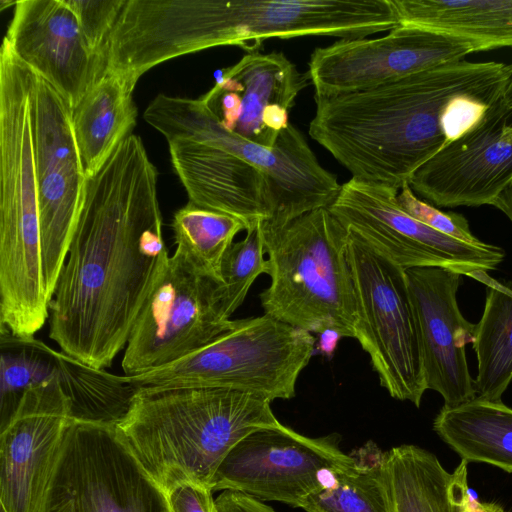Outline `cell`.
<instances>
[{"label":"cell","instance_id":"52a82bcc","mask_svg":"<svg viewBox=\"0 0 512 512\" xmlns=\"http://www.w3.org/2000/svg\"><path fill=\"white\" fill-rule=\"evenodd\" d=\"M314 345L311 333L264 314L233 320L229 330L201 349L129 378L139 389L221 387L255 393L271 402L291 399Z\"/></svg>","mask_w":512,"mask_h":512},{"label":"cell","instance_id":"ffe728a7","mask_svg":"<svg viewBox=\"0 0 512 512\" xmlns=\"http://www.w3.org/2000/svg\"><path fill=\"white\" fill-rule=\"evenodd\" d=\"M468 463L448 472L432 452L403 444L384 452L383 481L389 512H468L473 499Z\"/></svg>","mask_w":512,"mask_h":512},{"label":"cell","instance_id":"6da1fadb","mask_svg":"<svg viewBox=\"0 0 512 512\" xmlns=\"http://www.w3.org/2000/svg\"><path fill=\"white\" fill-rule=\"evenodd\" d=\"M158 171L131 134L88 177L50 306L49 337L98 369L111 367L167 261Z\"/></svg>","mask_w":512,"mask_h":512},{"label":"cell","instance_id":"ac0fdd59","mask_svg":"<svg viewBox=\"0 0 512 512\" xmlns=\"http://www.w3.org/2000/svg\"><path fill=\"white\" fill-rule=\"evenodd\" d=\"M4 40L72 109L106 71L65 0L15 1Z\"/></svg>","mask_w":512,"mask_h":512},{"label":"cell","instance_id":"8992f818","mask_svg":"<svg viewBox=\"0 0 512 512\" xmlns=\"http://www.w3.org/2000/svg\"><path fill=\"white\" fill-rule=\"evenodd\" d=\"M258 229L271 278L259 296L264 314L309 333L354 338L357 303L341 222L320 208Z\"/></svg>","mask_w":512,"mask_h":512},{"label":"cell","instance_id":"3957f363","mask_svg":"<svg viewBox=\"0 0 512 512\" xmlns=\"http://www.w3.org/2000/svg\"><path fill=\"white\" fill-rule=\"evenodd\" d=\"M143 118L165 137L189 202L238 218L246 231L328 208L340 192L292 124L268 148L227 130L201 97L158 94Z\"/></svg>","mask_w":512,"mask_h":512},{"label":"cell","instance_id":"d590c367","mask_svg":"<svg viewBox=\"0 0 512 512\" xmlns=\"http://www.w3.org/2000/svg\"><path fill=\"white\" fill-rule=\"evenodd\" d=\"M503 103L508 109L512 110V75L503 93Z\"/></svg>","mask_w":512,"mask_h":512},{"label":"cell","instance_id":"f1b7e54d","mask_svg":"<svg viewBox=\"0 0 512 512\" xmlns=\"http://www.w3.org/2000/svg\"><path fill=\"white\" fill-rule=\"evenodd\" d=\"M258 226L246 231L243 240L233 243L221 265V282L216 284L215 297L221 316H230L244 302L248 291L260 274L269 275V262Z\"/></svg>","mask_w":512,"mask_h":512},{"label":"cell","instance_id":"f546056e","mask_svg":"<svg viewBox=\"0 0 512 512\" xmlns=\"http://www.w3.org/2000/svg\"><path fill=\"white\" fill-rule=\"evenodd\" d=\"M397 200L409 215L440 233L469 244L482 242L471 232L469 223L462 214L444 212L419 199L409 184L399 190Z\"/></svg>","mask_w":512,"mask_h":512},{"label":"cell","instance_id":"9a60e30c","mask_svg":"<svg viewBox=\"0 0 512 512\" xmlns=\"http://www.w3.org/2000/svg\"><path fill=\"white\" fill-rule=\"evenodd\" d=\"M512 184V110L496 101L467 133L420 166L414 193L439 207L492 205Z\"/></svg>","mask_w":512,"mask_h":512},{"label":"cell","instance_id":"2e32d148","mask_svg":"<svg viewBox=\"0 0 512 512\" xmlns=\"http://www.w3.org/2000/svg\"><path fill=\"white\" fill-rule=\"evenodd\" d=\"M71 421L69 399L55 379L24 393L0 429V512H39Z\"/></svg>","mask_w":512,"mask_h":512},{"label":"cell","instance_id":"7a4b0ae2","mask_svg":"<svg viewBox=\"0 0 512 512\" xmlns=\"http://www.w3.org/2000/svg\"><path fill=\"white\" fill-rule=\"evenodd\" d=\"M511 64L461 60L372 88L314 95L309 135L352 175L400 190L498 101Z\"/></svg>","mask_w":512,"mask_h":512},{"label":"cell","instance_id":"4316f807","mask_svg":"<svg viewBox=\"0 0 512 512\" xmlns=\"http://www.w3.org/2000/svg\"><path fill=\"white\" fill-rule=\"evenodd\" d=\"M172 229L176 249L200 275L220 283L223 257L246 226L234 216L188 201L174 213Z\"/></svg>","mask_w":512,"mask_h":512},{"label":"cell","instance_id":"ba28073f","mask_svg":"<svg viewBox=\"0 0 512 512\" xmlns=\"http://www.w3.org/2000/svg\"><path fill=\"white\" fill-rule=\"evenodd\" d=\"M39 512H172L117 425L69 424Z\"/></svg>","mask_w":512,"mask_h":512},{"label":"cell","instance_id":"44dd1931","mask_svg":"<svg viewBox=\"0 0 512 512\" xmlns=\"http://www.w3.org/2000/svg\"><path fill=\"white\" fill-rule=\"evenodd\" d=\"M400 25L469 43L474 52L512 48V0H391Z\"/></svg>","mask_w":512,"mask_h":512},{"label":"cell","instance_id":"30bf717a","mask_svg":"<svg viewBox=\"0 0 512 512\" xmlns=\"http://www.w3.org/2000/svg\"><path fill=\"white\" fill-rule=\"evenodd\" d=\"M30 106L44 278L52 303L80 217L88 177L75 138L72 108L32 70Z\"/></svg>","mask_w":512,"mask_h":512},{"label":"cell","instance_id":"9c48e42d","mask_svg":"<svg viewBox=\"0 0 512 512\" xmlns=\"http://www.w3.org/2000/svg\"><path fill=\"white\" fill-rule=\"evenodd\" d=\"M348 232L357 303L354 338L389 395L419 407L427 387L405 270Z\"/></svg>","mask_w":512,"mask_h":512},{"label":"cell","instance_id":"8fae6325","mask_svg":"<svg viewBox=\"0 0 512 512\" xmlns=\"http://www.w3.org/2000/svg\"><path fill=\"white\" fill-rule=\"evenodd\" d=\"M398 192L351 178L328 209L348 231L404 270L439 267L469 277L495 270L504 260L499 246L469 244L418 221L400 206Z\"/></svg>","mask_w":512,"mask_h":512},{"label":"cell","instance_id":"e575fe53","mask_svg":"<svg viewBox=\"0 0 512 512\" xmlns=\"http://www.w3.org/2000/svg\"><path fill=\"white\" fill-rule=\"evenodd\" d=\"M468 512H507L501 505L494 502H481L473 499Z\"/></svg>","mask_w":512,"mask_h":512},{"label":"cell","instance_id":"d6986e66","mask_svg":"<svg viewBox=\"0 0 512 512\" xmlns=\"http://www.w3.org/2000/svg\"><path fill=\"white\" fill-rule=\"evenodd\" d=\"M311 83L282 52H251L221 71L201 98L230 132L272 148L290 123L289 111Z\"/></svg>","mask_w":512,"mask_h":512},{"label":"cell","instance_id":"7c38bea8","mask_svg":"<svg viewBox=\"0 0 512 512\" xmlns=\"http://www.w3.org/2000/svg\"><path fill=\"white\" fill-rule=\"evenodd\" d=\"M216 284L176 249L131 331L122 359L125 375L178 361L229 330L233 320L219 312Z\"/></svg>","mask_w":512,"mask_h":512},{"label":"cell","instance_id":"d4e9b609","mask_svg":"<svg viewBox=\"0 0 512 512\" xmlns=\"http://www.w3.org/2000/svg\"><path fill=\"white\" fill-rule=\"evenodd\" d=\"M52 379L69 399L72 421L118 426L139 391L129 376L95 368L63 351L56 353Z\"/></svg>","mask_w":512,"mask_h":512},{"label":"cell","instance_id":"7402d4cb","mask_svg":"<svg viewBox=\"0 0 512 512\" xmlns=\"http://www.w3.org/2000/svg\"><path fill=\"white\" fill-rule=\"evenodd\" d=\"M136 84L106 70L72 109L75 138L87 177L104 165L137 123Z\"/></svg>","mask_w":512,"mask_h":512},{"label":"cell","instance_id":"4fadbf2b","mask_svg":"<svg viewBox=\"0 0 512 512\" xmlns=\"http://www.w3.org/2000/svg\"><path fill=\"white\" fill-rule=\"evenodd\" d=\"M340 437L304 436L281 424L241 440L217 469L212 492L231 490L260 501L301 508L321 486L326 470L346 467L354 458L339 447Z\"/></svg>","mask_w":512,"mask_h":512},{"label":"cell","instance_id":"484cf974","mask_svg":"<svg viewBox=\"0 0 512 512\" xmlns=\"http://www.w3.org/2000/svg\"><path fill=\"white\" fill-rule=\"evenodd\" d=\"M352 464L325 471L320 488L303 503L306 512H389L384 452L369 441L353 451Z\"/></svg>","mask_w":512,"mask_h":512},{"label":"cell","instance_id":"cb8c5ba5","mask_svg":"<svg viewBox=\"0 0 512 512\" xmlns=\"http://www.w3.org/2000/svg\"><path fill=\"white\" fill-rule=\"evenodd\" d=\"M469 277L486 288L484 310L475 324L472 342L477 358L476 400L501 402L512 382V285L482 270Z\"/></svg>","mask_w":512,"mask_h":512},{"label":"cell","instance_id":"e0dca14e","mask_svg":"<svg viewBox=\"0 0 512 512\" xmlns=\"http://www.w3.org/2000/svg\"><path fill=\"white\" fill-rule=\"evenodd\" d=\"M405 274L427 389L439 393L447 408L475 400L466 358L475 324L458 306L462 275L439 267L409 268Z\"/></svg>","mask_w":512,"mask_h":512},{"label":"cell","instance_id":"836d02e7","mask_svg":"<svg viewBox=\"0 0 512 512\" xmlns=\"http://www.w3.org/2000/svg\"><path fill=\"white\" fill-rule=\"evenodd\" d=\"M492 206L502 211L512 222V184L497 197Z\"/></svg>","mask_w":512,"mask_h":512},{"label":"cell","instance_id":"d6a6232c","mask_svg":"<svg viewBox=\"0 0 512 512\" xmlns=\"http://www.w3.org/2000/svg\"><path fill=\"white\" fill-rule=\"evenodd\" d=\"M215 507L216 512H276L263 501L231 490L222 491L215 499Z\"/></svg>","mask_w":512,"mask_h":512},{"label":"cell","instance_id":"277c9868","mask_svg":"<svg viewBox=\"0 0 512 512\" xmlns=\"http://www.w3.org/2000/svg\"><path fill=\"white\" fill-rule=\"evenodd\" d=\"M270 403L255 393L221 387L139 389L118 427L166 493L182 483L212 491L217 469L241 440L281 425Z\"/></svg>","mask_w":512,"mask_h":512},{"label":"cell","instance_id":"4dcf8cb0","mask_svg":"<svg viewBox=\"0 0 512 512\" xmlns=\"http://www.w3.org/2000/svg\"><path fill=\"white\" fill-rule=\"evenodd\" d=\"M90 45L103 55L105 43L126 0H65Z\"/></svg>","mask_w":512,"mask_h":512},{"label":"cell","instance_id":"5bb4252c","mask_svg":"<svg viewBox=\"0 0 512 512\" xmlns=\"http://www.w3.org/2000/svg\"><path fill=\"white\" fill-rule=\"evenodd\" d=\"M473 52V47L460 39L399 25L379 38L339 40L317 47L307 72L315 95L334 96L461 61Z\"/></svg>","mask_w":512,"mask_h":512},{"label":"cell","instance_id":"1f68e13d","mask_svg":"<svg viewBox=\"0 0 512 512\" xmlns=\"http://www.w3.org/2000/svg\"><path fill=\"white\" fill-rule=\"evenodd\" d=\"M212 491L193 483L179 484L167 492L172 512H216Z\"/></svg>","mask_w":512,"mask_h":512},{"label":"cell","instance_id":"5b68a950","mask_svg":"<svg viewBox=\"0 0 512 512\" xmlns=\"http://www.w3.org/2000/svg\"><path fill=\"white\" fill-rule=\"evenodd\" d=\"M31 70L0 49V311L34 318L50 305L42 255L30 106Z\"/></svg>","mask_w":512,"mask_h":512},{"label":"cell","instance_id":"603a6c76","mask_svg":"<svg viewBox=\"0 0 512 512\" xmlns=\"http://www.w3.org/2000/svg\"><path fill=\"white\" fill-rule=\"evenodd\" d=\"M433 430L461 459L512 473V408L503 401L443 406Z\"/></svg>","mask_w":512,"mask_h":512},{"label":"cell","instance_id":"83f0119b","mask_svg":"<svg viewBox=\"0 0 512 512\" xmlns=\"http://www.w3.org/2000/svg\"><path fill=\"white\" fill-rule=\"evenodd\" d=\"M53 351L34 336L15 335L0 327V429L29 388L49 381Z\"/></svg>","mask_w":512,"mask_h":512}]
</instances>
